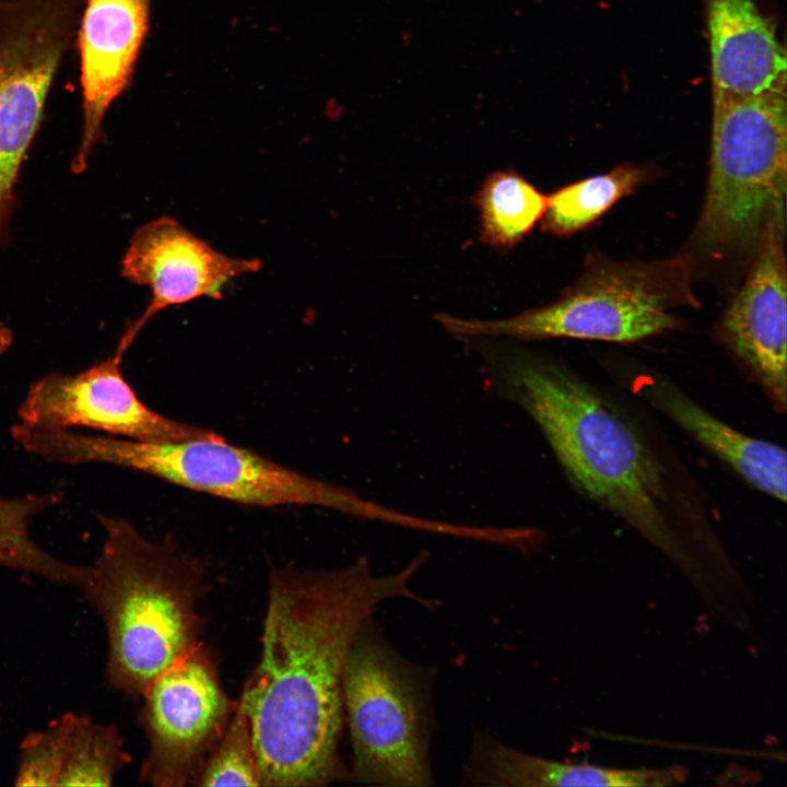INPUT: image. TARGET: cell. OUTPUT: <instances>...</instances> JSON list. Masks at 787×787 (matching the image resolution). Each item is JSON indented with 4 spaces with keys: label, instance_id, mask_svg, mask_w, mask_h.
<instances>
[{
    "label": "cell",
    "instance_id": "obj_1",
    "mask_svg": "<svg viewBox=\"0 0 787 787\" xmlns=\"http://www.w3.org/2000/svg\"><path fill=\"white\" fill-rule=\"evenodd\" d=\"M426 560L421 552L387 575H375L366 557L332 571L271 568L261 653L239 695L261 786L319 787L350 778L340 752L346 654L383 601L436 606L411 587Z\"/></svg>",
    "mask_w": 787,
    "mask_h": 787
},
{
    "label": "cell",
    "instance_id": "obj_2",
    "mask_svg": "<svg viewBox=\"0 0 787 787\" xmlns=\"http://www.w3.org/2000/svg\"><path fill=\"white\" fill-rule=\"evenodd\" d=\"M498 393L537 423L571 483L667 556L696 592L709 572L676 530L665 470L636 426L566 367L519 348L488 351Z\"/></svg>",
    "mask_w": 787,
    "mask_h": 787
},
{
    "label": "cell",
    "instance_id": "obj_3",
    "mask_svg": "<svg viewBox=\"0 0 787 787\" xmlns=\"http://www.w3.org/2000/svg\"><path fill=\"white\" fill-rule=\"evenodd\" d=\"M97 518L105 539L83 589L106 627L107 681L138 697L202 645L198 603L211 588L207 564L171 537L154 542L126 519Z\"/></svg>",
    "mask_w": 787,
    "mask_h": 787
},
{
    "label": "cell",
    "instance_id": "obj_4",
    "mask_svg": "<svg viewBox=\"0 0 787 787\" xmlns=\"http://www.w3.org/2000/svg\"><path fill=\"white\" fill-rule=\"evenodd\" d=\"M15 437L24 450L48 461L110 463L242 504L319 506L400 527L410 521L408 514L286 468L248 448L230 444L216 433L148 442L23 425Z\"/></svg>",
    "mask_w": 787,
    "mask_h": 787
},
{
    "label": "cell",
    "instance_id": "obj_5",
    "mask_svg": "<svg viewBox=\"0 0 787 787\" xmlns=\"http://www.w3.org/2000/svg\"><path fill=\"white\" fill-rule=\"evenodd\" d=\"M434 678L431 667L401 656L372 616L364 621L342 673L350 779L386 787L434 785Z\"/></svg>",
    "mask_w": 787,
    "mask_h": 787
},
{
    "label": "cell",
    "instance_id": "obj_6",
    "mask_svg": "<svg viewBox=\"0 0 787 787\" xmlns=\"http://www.w3.org/2000/svg\"><path fill=\"white\" fill-rule=\"evenodd\" d=\"M692 301L688 256L625 262L591 255L578 281L549 305L498 320L462 319L448 314H437L436 320L460 338H571L631 343L677 328L673 307Z\"/></svg>",
    "mask_w": 787,
    "mask_h": 787
},
{
    "label": "cell",
    "instance_id": "obj_7",
    "mask_svg": "<svg viewBox=\"0 0 787 787\" xmlns=\"http://www.w3.org/2000/svg\"><path fill=\"white\" fill-rule=\"evenodd\" d=\"M709 173L698 237L715 249L759 242L766 222L785 218L786 92L714 95Z\"/></svg>",
    "mask_w": 787,
    "mask_h": 787
},
{
    "label": "cell",
    "instance_id": "obj_8",
    "mask_svg": "<svg viewBox=\"0 0 787 787\" xmlns=\"http://www.w3.org/2000/svg\"><path fill=\"white\" fill-rule=\"evenodd\" d=\"M84 0H0V245L13 187L52 82L75 44Z\"/></svg>",
    "mask_w": 787,
    "mask_h": 787
},
{
    "label": "cell",
    "instance_id": "obj_9",
    "mask_svg": "<svg viewBox=\"0 0 787 787\" xmlns=\"http://www.w3.org/2000/svg\"><path fill=\"white\" fill-rule=\"evenodd\" d=\"M141 697L139 723L149 749L140 782L192 786L237 705L222 685L215 658L201 645L161 673Z\"/></svg>",
    "mask_w": 787,
    "mask_h": 787
},
{
    "label": "cell",
    "instance_id": "obj_10",
    "mask_svg": "<svg viewBox=\"0 0 787 787\" xmlns=\"http://www.w3.org/2000/svg\"><path fill=\"white\" fill-rule=\"evenodd\" d=\"M113 354L77 374L51 373L28 388L17 409L21 423L42 428L87 427L109 436L168 442L214 432L164 416L137 396Z\"/></svg>",
    "mask_w": 787,
    "mask_h": 787
},
{
    "label": "cell",
    "instance_id": "obj_11",
    "mask_svg": "<svg viewBox=\"0 0 787 787\" xmlns=\"http://www.w3.org/2000/svg\"><path fill=\"white\" fill-rule=\"evenodd\" d=\"M260 268L259 259L227 256L173 218L148 222L132 235L121 274L149 287L151 301L126 330L115 353L122 357L143 326L161 310L201 297L221 298L232 280Z\"/></svg>",
    "mask_w": 787,
    "mask_h": 787
},
{
    "label": "cell",
    "instance_id": "obj_12",
    "mask_svg": "<svg viewBox=\"0 0 787 787\" xmlns=\"http://www.w3.org/2000/svg\"><path fill=\"white\" fill-rule=\"evenodd\" d=\"M785 218L770 219L743 285L728 305L720 332L779 411L787 401Z\"/></svg>",
    "mask_w": 787,
    "mask_h": 787
},
{
    "label": "cell",
    "instance_id": "obj_13",
    "mask_svg": "<svg viewBox=\"0 0 787 787\" xmlns=\"http://www.w3.org/2000/svg\"><path fill=\"white\" fill-rule=\"evenodd\" d=\"M152 0H84L75 44L80 55L82 134L71 163L82 173L104 139L111 104L129 87L150 28Z\"/></svg>",
    "mask_w": 787,
    "mask_h": 787
},
{
    "label": "cell",
    "instance_id": "obj_14",
    "mask_svg": "<svg viewBox=\"0 0 787 787\" xmlns=\"http://www.w3.org/2000/svg\"><path fill=\"white\" fill-rule=\"evenodd\" d=\"M115 725L68 712L20 744L17 786H110L131 762Z\"/></svg>",
    "mask_w": 787,
    "mask_h": 787
},
{
    "label": "cell",
    "instance_id": "obj_15",
    "mask_svg": "<svg viewBox=\"0 0 787 787\" xmlns=\"http://www.w3.org/2000/svg\"><path fill=\"white\" fill-rule=\"evenodd\" d=\"M682 765L623 768L550 760L516 750L477 731L461 784L517 787H668L684 783Z\"/></svg>",
    "mask_w": 787,
    "mask_h": 787
},
{
    "label": "cell",
    "instance_id": "obj_16",
    "mask_svg": "<svg viewBox=\"0 0 787 787\" xmlns=\"http://www.w3.org/2000/svg\"><path fill=\"white\" fill-rule=\"evenodd\" d=\"M713 95L786 92V55L754 0H706Z\"/></svg>",
    "mask_w": 787,
    "mask_h": 787
},
{
    "label": "cell",
    "instance_id": "obj_17",
    "mask_svg": "<svg viewBox=\"0 0 787 787\" xmlns=\"http://www.w3.org/2000/svg\"><path fill=\"white\" fill-rule=\"evenodd\" d=\"M641 395L756 490L786 501V450L748 436L709 412L671 385L647 380Z\"/></svg>",
    "mask_w": 787,
    "mask_h": 787
},
{
    "label": "cell",
    "instance_id": "obj_18",
    "mask_svg": "<svg viewBox=\"0 0 787 787\" xmlns=\"http://www.w3.org/2000/svg\"><path fill=\"white\" fill-rule=\"evenodd\" d=\"M59 493L0 497V566L23 571L63 586L83 588L90 566L61 561L42 548L30 536L34 516L56 505Z\"/></svg>",
    "mask_w": 787,
    "mask_h": 787
},
{
    "label": "cell",
    "instance_id": "obj_19",
    "mask_svg": "<svg viewBox=\"0 0 787 787\" xmlns=\"http://www.w3.org/2000/svg\"><path fill=\"white\" fill-rule=\"evenodd\" d=\"M649 176L646 166L629 163L562 187L548 197L542 230L559 237L571 236L595 223Z\"/></svg>",
    "mask_w": 787,
    "mask_h": 787
},
{
    "label": "cell",
    "instance_id": "obj_20",
    "mask_svg": "<svg viewBox=\"0 0 787 787\" xmlns=\"http://www.w3.org/2000/svg\"><path fill=\"white\" fill-rule=\"evenodd\" d=\"M481 240L498 250L517 245L541 220L548 197L514 171H497L474 197Z\"/></svg>",
    "mask_w": 787,
    "mask_h": 787
},
{
    "label": "cell",
    "instance_id": "obj_21",
    "mask_svg": "<svg viewBox=\"0 0 787 787\" xmlns=\"http://www.w3.org/2000/svg\"><path fill=\"white\" fill-rule=\"evenodd\" d=\"M192 786H261L251 726L239 697L223 735Z\"/></svg>",
    "mask_w": 787,
    "mask_h": 787
},
{
    "label": "cell",
    "instance_id": "obj_22",
    "mask_svg": "<svg viewBox=\"0 0 787 787\" xmlns=\"http://www.w3.org/2000/svg\"><path fill=\"white\" fill-rule=\"evenodd\" d=\"M13 341V334L11 329L4 324L0 322V355L4 353Z\"/></svg>",
    "mask_w": 787,
    "mask_h": 787
}]
</instances>
